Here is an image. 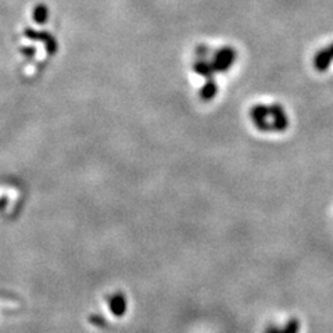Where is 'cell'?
Masks as SVG:
<instances>
[{
  "instance_id": "6da1fadb",
  "label": "cell",
  "mask_w": 333,
  "mask_h": 333,
  "mask_svg": "<svg viewBox=\"0 0 333 333\" xmlns=\"http://www.w3.org/2000/svg\"><path fill=\"white\" fill-rule=\"evenodd\" d=\"M251 118L254 121L255 127L261 129V131H268V129H272V124L268 122V117H271L269 114V105H264V104H258L254 105L251 108Z\"/></svg>"
},
{
  "instance_id": "7a4b0ae2",
  "label": "cell",
  "mask_w": 333,
  "mask_h": 333,
  "mask_svg": "<svg viewBox=\"0 0 333 333\" xmlns=\"http://www.w3.org/2000/svg\"><path fill=\"white\" fill-rule=\"evenodd\" d=\"M269 114L272 117V128L278 132H283L289 125L288 117L283 111V107L281 104L269 105Z\"/></svg>"
},
{
  "instance_id": "3957f363",
  "label": "cell",
  "mask_w": 333,
  "mask_h": 333,
  "mask_svg": "<svg viewBox=\"0 0 333 333\" xmlns=\"http://www.w3.org/2000/svg\"><path fill=\"white\" fill-rule=\"evenodd\" d=\"M333 61V43L329 44L325 49H321L318 53L315 54V59H314V66L318 71H326L330 63Z\"/></svg>"
},
{
  "instance_id": "277c9868",
  "label": "cell",
  "mask_w": 333,
  "mask_h": 333,
  "mask_svg": "<svg viewBox=\"0 0 333 333\" xmlns=\"http://www.w3.org/2000/svg\"><path fill=\"white\" fill-rule=\"evenodd\" d=\"M300 323L297 319H292L286 323V326L283 329H278V327H268L265 333H299Z\"/></svg>"
}]
</instances>
